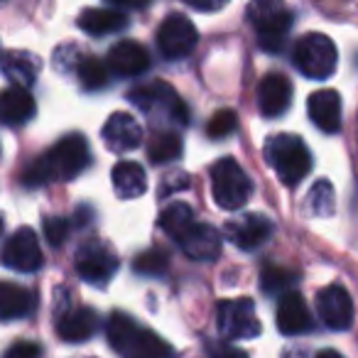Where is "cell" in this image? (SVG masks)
Here are the masks:
<instances>
[{
    "label": "cell",
    "mask_w": 358,
    "mask_h": 358,
    "mask_svg": "<svg viewBox=\"0 0 358 358\" xmlns=\"http://www.w3.org/2000/svg\"><path fill=\"white\" fill-rule=\"evenodd\" d=\"M110 179L120 199H138L148 192V177L138 162H118L110 172Z\"/></svg>",
    "instance_id": "obj_23"
},
{
    "label": "cell",
    "mask_w": 358,
    "mask_h": 358,
    "mask_svg": "<svg viewBox=\"0 0 358 358\" xmlns=\"http://www.w3.org/2000/svg\"><path fill=\"white\" fill-rule=\"evenodd\" d=\"M74 268L84 282L106 285L115 275V270H118V255L103 241H89L76 253Z\"/></svg>",
    "instance_id": "obj_9"
},
{
    "label": "cell",
    "mask_w": 358,
    "mask_h": 358,
    "mask_svg": "<svg viewBox=\"0 0 358 358\" xmlns=\"http://www.w3.org/2000/svg\"><path fill=\"white\" fill-rule=\"evenodd\" d=\"M216 327L224 338H255L260 334V319L255 314V304L248 297L224 299L216 307Z\"/></svg>",
    "instance_id": "obj_8"
},
{
    "label": "cell",
    "mask_w": 358,
    "mask_h": 358,
    "mask_svg": "<svg viewBox=\"0 0 358 358\" xmlns=\"http://www.w3.org/2000/svg\"><path fill=\"white\" fill-rule=\"evenodd\" d=\"M101 135L110 152H130L143 143V125L130 113H113L106 120Z\"/></svg>",
    "instance_id": "obj_13"
},
{
    "label": "cell",
    "mask_w": 358,
    "mask_h": 358,
    "mask_svg": "<svg viewBox=\"0 0 358 358\" xmlns=\"http://www.w3.org/2000/svg\"><path fill=\"white\" fill-rule=\"evenodd\" d=\"M0 263L17 273H35L42 268L45 258H42L40 238L32 229L22 226L17 229L10 238L3 245V253H0Z\"/></svg>",
    "instance_id": "obj_10"
},
{
    "label": "cell",
    "mask_w": 358,
    "mask_h": 358,
    "mask_svg": "<svg viewBox=\"0 0 358 358\" xmlns=\"http://www.w3.org/2000/svg\"><path fill=\"white\" fill-rule=\"evenodd\" d=\"M248 17L258 32V45L265 52H280L285 37L292 30V13L280 3H255L248 8Z\"/></svg>",
    "instance_id": "obj_7"
},
{
    "label": "cell",
    "mask_w": 358,
    "mask_h": 358,
    "mask_svg": "<svg viewBox=\"0 0 358 358\" xmlns=\"http://www.w3.org/2000/svg\"><path fill=\"white\" fill-rule=\"evenodd\" d=\"M157 224L164 234L172 236L179 243V241L194 229V211H192V206L185 204V201H174V204L164 206V209L159 211Z\"/></svg>",
    "instance_id": "obj_25"
},
{
    "label": "cell",
    "mask_w": 358,
    "mask_h": 358,
    "mask_svg": "<svg viewBox=\"0 0 358 358\" xmlns=\"http://www.w3.org/2000/svg\"><path fill=\"white\" fill-rule=\"evenodd\" d=\"M278 329L285 336H297L312 329V314L299 292H287L278 302Z\"/></svg>",
    "instance_id": "obj_18"
},
{
    "label": "cell",
    "mask_w": 358,
    "mask_h": 358,
    "mask_svg": "<svg viewBox=\"0 0 358 358\" xmlns=\"http://www.w3.org/2000/svg\"><path fill=\"white\" fill-rule=\"evenodd\" d=\"M189 8L201 10V13H214V10H221V8H224V3H194V0H192Z\"/></svg>",
    "instance_id": "obj_37"
},
{
    "label": "cell",
    "mask_w": 358,
    "mask_h": 358,
    "mask_svg": "<svg viewBox=\"0 0 358 358\" xmlns=\"http://www.w3.org/2000/svg\"><path fill=\"white\" fill-rule=\"evenodd\" d=\"M179 245L192 260H214L221 253V234L209 224H194V229L179 241Z\"/></svg>",
    "instance_id": "obj_19"
},
{
    "label": "cell",
    "mask_w": 358,
    "mask_h": 358,
    "mask_svg": "<svg viewBox=\"0 0 358 358\" xmlns=\"http://www.w3.org/2000/svg\"><path fill=\"white\" fill-rule=\"evenodd\" d=\"M297 282V275L287 268H280V265H265L263 273H260V287L268 294H287L292 292V285Z\"/></svg>",
    "instance_id": "obj_28"
},
{
    "label": "cell",
    "mask_w": 358,
    "mask_h": 358,
    "mask_svg": "<svg viewBox=\"0 0 358 358\" xmlns=\"http://www.w3.org/2000/svg\"><path fill=\"white\" fill-rule=\"evenodd\" d=\"M199 42L194 22L185 15H167L157 30V47L167 59H182L192 55Z\"/></svg>",
    "instance_id": "obj_11"
},
{
    "label": "cell",
    "mask_w": 358,
    "mask_h": 358,
    "mask_svg": "<svg viewBox=\"0 0 358 358\" xmlns=\"http://www.w3.org/2000/svg\"><path fill=\"white\" fill-rule=\"evenodd\" d=\"M35 115V99L27 89L10 86L0 91V123L22 125Z\"/></svg>",
    "instance_id": "obj_21"
},
{
    "label": "cell",
    "mask_w": 358,
    "mask_h": 358,
    "mask_svg": "<svg viewBox=\"0 0 358 358\" xmlns=\"http://www.w3.org/2000/svg\"><path fill=\"white\" fill-rule=\"evenodd\" d=\"M106 334H108V343L123 358H174V348L162 336L135 324L120 312L110 314Z\"/></svg>",
    "instance_id": "obj_2"
},
{
    "label": "cell",
    "mask_w": 358,
    "mask_h": 358,
    "mask_svg": "<svg viewBox=\"0 0 358 358\" xmlns=\"http://www.w3.org/2000/svg\"><path fill=\"white\" fill-rule=\"evenodd\" d=\"M307 110L312 123L322 133H338V128H341V96L334 89L314 91L307 101Z\"/></svg>",
    "instance_id": "obj_15"
},
{
    "label": "cell",
    "mask_w": 358,
    "mask_h": 358,
    "mask_svg": "<svg viewBox=\"0 0 358 358\" xmlns=\"http://www.w3.org/2000/svg\"><path fill=\"white\" fill-rule=\"evenodd\" d=\"M185 145H182V138L172 130L167 133H157L148 145V157L152 164H164V162H172L182 155Z\"/></svg>",
    "instance_id": "obj_27"
},
{
    "label": "cell",
    "mask_w": 358,
    "mask_h": 358,
    "mask_svg": "<svg viewBox=\"0 0 358 358\" xmlns=\"http://www.w3.org/2000/svg\"><path fill=\"white\" fill-rule=\"evenodd\" d=\"M206 348H209L211 358H248L243 351L234 348L231 343H209Z\"/></svg>",
    "instance_id": "obj_35"
},
{
    "label": "cell",
    "mask_w": 358,
    "mask_h": 358,
    "mask_svg": "<svg viewBox=\"0 0 358 358\" xmlns=\"http://www.w3.org/2000/svg\"><path fill=\"white\" fill-rule=\"evenodd\" d=\"M292 103V84L285 74H268L258 86V108L265 118H278Z\"/></svg>",
    "instance_id": "obj_14"
},
{
    "label": "cell",
    "mask_w": 358,
    "mask_h": 358,
    "mask_svg": "<svg viewBox=\"0 0 358 358\" xmlns=\"http://www.w3.org/2000/svg\"><path fill=\"white\" fill-rule=\"evenodd\" d=\"M3 74L10 81H15V86L27 89V86L35 84L37 74H40V59H37L32 52L13 50V52H8L6 59H3Z\"/></svg>",
    "instance_id": "obj_24"
},
{
    "label": "cell",
    "mask_w": 358,
    "mask_h": 358,
    "mask_svg": "<svg viewBox=\"0 0 358 358\" xmlns=\"http://www.w3.org/2000/svg\"><path fill=\"white\" fill-rule=\"evenodd\" d=\"M125 25H128V15L123 10H118V8H89L79 17V27L86 35H94V37L118 32Z\"/></svg>",
    "instance_id": "obj_22"
},
{
    "label": "cell",
    "mask_w": 358,
    "mask_h": 358,
    "mask_svg": "<svg viewBox=\"0 0 358 358\" xmlns=\"http://www.w3.org/2000/svg\"><path fill=\"white\" fill-rule=\"evenodd\" d=\"M294 66L302 71L307 79L322 81L336 71L338 64V52L331 37L322 35V32H309L294 45L292 52Z\"/></svg>",
    "instance_id": "obj_5"
},
{
    "label": "cell",
    "mask_w": 358,
    "mask_h": 358,
    "mask_svg": "<svg viewBox=\"0 0 358 358\" xmlns=\"http://www.w3.org/2000/svg\"><path fill=\"white\" fill-rule=\"evenodd\" d=\"M187 187H189V179H187V174H169V177L164 179V185H162V194L169 196V194H172V189L179 192V189H187Z\"/></svg>",
    "instance_id": "obj_36"
},
{
    "label": "cell",
    "mask_w": 358,
    "mask_h": 358,
    "mask_svg": "<svg viewBox=\"0 0 358 358\" xmlns=\"http://www.w3.org/2000/svg\"><path fill=\"white\" fill-rule=\"evenodd\" d=\"M130 101L138 106L143 113L152 115V120H169V123L187 125L189 123V110L187 103L179 99V94L167 86L164 81H152L143 84L135 91H130Z\"/></svg>",
    "instance_id": "obj_4"
},
{
    "label": "cell",
    "mask_w": 358,
    "mask_h": 358,
    "mask_svg": "<svg viewBox=\"0 0 358 358\" xmlns=\"http://www.w3.org/2000/svg\"><path fill=\"white\" fill-rule=\"evenodd\" d=\"M79 81L89 91L103 89L108 84V66L101 59H96V57H84L79 62Z\"/></svg>",
    "instance_id": "obj_30"
},
{
    "label": "cell",
    "mask_w": 358,
    "mask_h": 358,
    "mask_svg": "<svg viewBox=\"0 0 358 358\" xmlns=\"http://www.w3.org/2000/svg\"><path fill=\"white\" fill-rule=\"evenodd\" d=\"M317 309L322 322L334 331H346L353 324V299L346 287L329 285L317 294Z\"/></svg>",
    "instance_id": "obj_12"
},
{
    "label": "cell",
    "mask_w": 358,
    "mask_h": 358,
    "mask_svg": "<svg viewBox=\"0 0 358 358\" xmlns=\"http://www.w3.org/2000/svg\"><path fill=\"white\" fill-rule=\"evenodd\" d=\"M150 66V55L140 42L123 40L108 52V69L115 76H140Z\"/></svg>",
    "instance_id": "obj_17"
},
{
    "label": "cell",
    "mask_w": 358,
    "mask_h": 358,
    "mask_svg": "<svg viewBox=\"0 0 358 358\" xmlns=\"http://www.w3.org/2000/svg\"><path fill=\"white\" fill-rule=\"evenodd\" d=\"M211 192H214V201L221 209L236 211L250 199L253 185L234 157H221L211 169Z\"/></svg>",
    "instance_id": "obj_6"
},
{
    "label": "cell",
    "mask_w": 358,
    "mask_h": 358,
    "mask_svg": "<svg viewBox=\"0 0 358 358\" xmlns=\"http://www.w3.org/2000/svg\"><path fill=\"white\" fill-rule=\"evenodd\" d=\"M91 164V150L81 135L62 138L45 157L32 162L22 172V182L27 187L45 185L50 179H74Z\"/></svg>",
    "instance_id": "obj_1"
},
{
    "label": "cell",
    "mask_w": 358,
    "mask_h": 358,
    "mask_svg": "<svg viewBox=\"0 0 358 358\" xmlns=\"http://www.w3.org/2000/svg\"><path fill=\"white\" fill-rule=\"evenodd\" d=\"M32 309V294L22 285L0 280V319H17L25 317Z\"/></svg>",
    "instance_id": "obj_26"
},
{
    "label": "cell",
    "mask_w": 358,
    "mask_h": 358,
    "mask_svg": "<svg viewBox=\"0 0 358 358\" xmlns=\"http://www.w3.org/2000/svg\"><path fill=\"white\" fill-rule=\"evenodd\" d=\"M334 187L327 179H319L307 194V211L314 216H331L334 214Z\"/></svg>",
    "instance_id": "obj_29"
},
{
    "label": "cell",
    "mask_w": 358,
    "mask_h": 358,
    "mask_svg": "<svg viewBox=\"0 0 358 358\" xmlns=\"http://www.w3.org/2000/svg\"><path fill=\"white\" fill-rule=\"evenodd\" d=\"M314 358H343L338 351H334V348H324V351H319Z\"/></svg>",
    "instance_id": "obj_38"
},
{
    "label": "cell",
    "mask_w": 358,
    "mask_h": 358,
    "mask_svg": "<svg viewBox=\"0 0 358 358\" xmlns=\"http://www.w3.org/2000/svg\"><path fill=\"white\" fill-rule=\"evenodd\" d=\"M236 128H238V115H236V110L221 108V110H216V113L209 118V123H206V135L221 140V138H226V135L234 133Z\"/></svg>",
    "instance_id": "obj_31"
},
{
    "label": "cell",
    "mask_w": 358,
    "mask_h": 358,
    "mask_svg": "<svg viewBox=\"0 0 358 358\" xmlns=\"http://www.w3.org/2000/svg\"><path fill=\"white\" fill-rule=\"evenodd\" d=\"M0 234H3V216H0Z\"/></svg>",
    "instance_id": "obj_39"
},
{
    "label": "cell",
    "mask_w": 358,
    "mask_h": 358,
    "mask_svg": "<svg viewBox=\"0 0 358 358\" xmlns=\"http://www.w3.org/2000/svg\"><path fill=\"white\" fill-rule=\"evenodd\" d=\"M40 353H42V348L37 346V343L17 341V343H13V346L8 348L3 358H40Z\"/></svg>",
    "instance_id": "obj_34"
},
{
    "label": "cell",
    "mask_w": 358,
    "mask_h": 358,
    "mask_svg": "<svg viewBox=\"0 0 358 358\" xmlns=\"http://www.w3.org/2000/svg\"><path fill=\"white\" fill-rule=\"evenodd\" d=\"M265 159L287 187L299 185L312 169V152L297 135H273L265 143Z\"/></svg>",
    "instance_id": "obj_3"
},
{
    "label": "cell",
    "mask_w": 358,
    "mask_h": 358,
    "mask_svg": "<svg viewBox=\"0 0 358 358\" xmlns=\"http://www.w3.org/2000/svg\"><path fill=\"white\" fill-rule=\"evenodd\" d=\"M42 231H45L47 241H50L52 245H62L66 241V236H69V224H66V219H62V216H47V219L42 221Z\"/></svg>",
    "instance_id": "obj_33"
},
{
    "label": "cell",
    "mask_w": 358,
    "mask_h": 358,
    "mask_svg": "<svg viewBox=\"0 0 358 358\" xmlns=\"http://www.w3.org/2000/svg\"><path fill=\"white\" fill-rule=\"evenodd\" d=\"M96 324H99V317H96L94 309L79 307V309H71V312L62 314L59 322H57V334H59L62 341H66V343H81L94 336Z\"/></svg>",
    "instance_id": "obj_20"
},
{
    "label": "cell",
    "mask_w": 358,
    "mask_h": 358,
    "mask_svg": "<svg viewBox=\"0 0 358 358\" xmlns=\"http://www.w3.org/2000/svg\"><path fill=\"white\" fill-rule=\"evenodd\" d=\"M270 234H273V224L263 214H248L243 219L226 224V236L243 250H253L263 245L270 238Z\"/></svg>",
    "instance_id": "obj_16"
},
{
    "label": "cell",
    "mask_w": 358,
    "mask_h": 358,
    "mask_svg": "<svg viewBox=\"0 0 358 358\" xmlns=\"http://www.w3.org/2000/svg\"><path fill=\"white\" fill-rule=\"evenodd\" d=\"M133 268L138 270L140 275H162L164 270L169 268V260H167V253L159 248H150L145 253H140L135 258Z\"/></svg>",
    "instance_id": "obj_32"
}]
</instances>
